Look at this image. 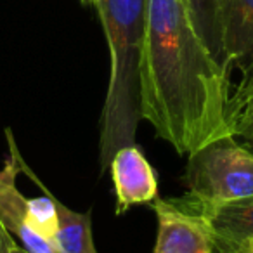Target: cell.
Segmentation results:
<instances>
[{"mask_svg": "<svg viewBox=\"0 0 253 253\" xmlns=\"http://www.w3.org/2000/svg\"><path fill=\"white\" fill-rule=\"evenodd\" d=\"M231 78L198 35L182 0H148L139 77L141 118L179 155L231 135Z\"/></svg>", "mask_w": 253, "mask_h": 253, "instance_id": "1", "label": "cell"}, {"mask_svg": "<svg viewBox=\"0 0 253 253\" xmlns=\"http://www.w3.org/2000/svg\"><path fill=\"white\" fill-rule=\"evenodd\" d=\"M95 5L111 59L99 139V163L104 172L118 149L135 144L141 120L139 77L148 28V0H97Z\"/></svg>", "mask_w": 253, "mask_h": 253, "instance_id": "2", "label": "cell"}, {"mask_svg": "<svg viewBox=\"0 0 253 253\" xmlns=\"http://www.w3.org/2000/svg\"><path fill=\"white\" fill-rule=\"evenodd\" d=\"M187 196L231 201L253 196V149L224 135L187 156Z\"/></svg>", "mask_w": 253, "mask_h": 253, "instance_id": "3", "label": "cell"}, {"mask_svg": "<svg viewBox=\"0 0 253 253\" xmlns=\"http://www.w3.org/2000/svg\"><path fill=\"white\" fill-rule=\"evenodd\" d=\"M9 141L11 156L0 170V222L9 234L18 239V245L28 253H57L54 245L40 236L35 229L32 215V205L26 196L19 193L16 179L21 173V155L16 148L11 130L5 132Z\"/></svg>", "mask_w": 253, "mask_h": 253, "instance_id": "4", "label": "cell"}, {"mask_svg": "<svg viewBox=\"0 0 253 253\" xmlns=\"http://www.w3.org/2000/svg\"><path fill=\"white\" fill-rule=\"evenodd\" d=\"M173 201L203 222L217 253H231L253 239V196L231 201H201L184 196Z\"/></svg>", "mask_w": 253, "mask_h": 253, "instance_id": "5", "label": "cell"}, {"mask_svg": "<svg viewBox=\"0 0 253 253\" xmlns=\"http://www.w3.org/2000/svg\"><path fill=\"white\" fill-rule=\"evenodd\" d=\"M158 220L155 253H215L213 241L205 224L173 200L153 201Z\"/></svg>", "mask_w": 253, "mask_h": 253, "instance_id": "6", "label": "cell"}, {"mask_svg": "<svg viewBox=\"0 0 253 253\" xmlns=\"http://www.w3.org/2000/svg\"><path fill=\"white\" fill-rule=\"evenodd\" d=\"M109 169L116 194V215L125 213L135 205L153 203L158 198L156 173L139 148L125 146L118 149Z\"/></svg>", "mask_w": 253, "mask_h": 253, "instance_id": "7", "label": "cell"}, {"mask_svg": "<svg viewBox=\"0 0 253 253\" xmlns=\"http://www.w3.org/2000/svg\"><path fill=\"white\" fill-rule=\"evenodd\" d=\"M220 26L224 64L245 80L253 75V0H222Z\"/></svg>", "mask_w": 253, "mask_h": 253, "instance_id": "8", "label": "cell"}, {"mask_svg": "<svg viewBox=\"0 0 253 253\" xmlns=\"http://www.w3.org/2000/svg\"><path fill=\"white\" fill-rule=\"evenodd\" d=\"M50 200L56 208L57 227L52 245L57 253H97L92 238L90 213H80L63 205L49 191Z\"/></svg>", "mask_w": 253, "mask_h": 253, "instance_id": "9", "label": "cell"}, {"mask_svg": "<svg viewBox=\"0 0 253 253\" xmlns=\"http://www.w3.org/2000/svg\"><path fill=\"white\" fill-rule=\"evenodd\" d=\"M182 4L186 7L187 14H189L191 23L196 28L198 35L205 42V45L213 54L215 59L224 64V54H222V26H220L222 0H182Z\"/></svg>", "mask_w": 253, "mask_h": 253, "instance_id": "10", "label": "cell"}, {"mask_svg": "<svg viewBox=\"0 0 253 253\" xmlns=\"http://www.w3.org/2000/svg\"><path fill=\"white\" fill-rule=\"evenodd\" d=\"M229 128L231 135L253 149V75L245 78L232 94Z\"/></svg>", "mask_w": 253, "mask_h": 253, "instance_id": "11", "label": "cell"}, {"mask_svg": "<svg viewBox=\"0 0 253 253\" xmlns=\"http://www.w3.org/2000/svg\"><path fill=\"white\" fill-rule=\"evenodd\" d=\"M18 246V241L9 234V231L0 222V253H12V250Z\"/></svg>", "mask_w": 253, "mask_h": 253, "instance_id": "12", "label": "cell"}, {"mask_svg": "<svg viewBox=\"0 0 253 253\" xmlns=\"http://www.w3.org/2000/svg\"><path fill=\"white\" fill-rule=\"evenodd\" d=\"M231 253H253V239L243 243L241 246H238V248H236L234 252H231Z\"/></svg>", "mask_w": 253, "mask_h": 253, "instance_id": "13", "label": "cell"}, {"mask_svg": "<svg viewBox=\"0 0 253 253\" xmlns=\"http://www.w3.org/2000/svg\"><path fill=\"white\" fill-rule=\"evenodd\" d=\"M12 253H28V252H26V250L23 248V246H19V245H18L14 250H12Z\"/></svg>", "mask_w": 253, "mask_h": 253, "instance_id": "14", "label": "cell"}, {"mask_svg": "<svg viewBox=\"0 0 253 253\" xmlns=\"http://www.w3.org/2000/svg\"><path fill=\"white\" fill-rule=\"evenodd\" d=\"M85 2H94V4H95V2H97V0H85Z\"/></svg>", "mask_w": 253, "mask_h": 253, "instance_id": "15", "label": "cell"}]
</instances>
